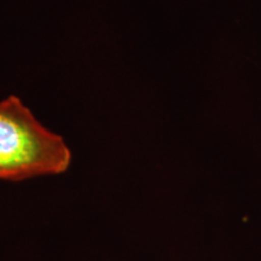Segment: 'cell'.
Wrapping results in <instances>:
<instances>
[{
    "instance_id": "1",
    "label": "cell",
    "mask_w": 261,
    "mask_h": 261,
    "mask_svg": "<svg viewBox=\"0 0 261 261\" xmlns=\"http://www.w3.org/2000/svg\"><path fill=\"white\" fill-rule=\"evenodd\" d=\"M71 150L16 96L0 102V180L56 175L67 172Z\"/></svg>"
}]
</instances>
